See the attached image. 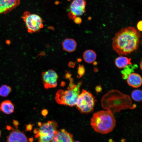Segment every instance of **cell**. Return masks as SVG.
Instances as JSON below:
<instances>
[{"mask_svg":"<svg viewBox=\"0 0 142 142\" xmlns=\"http://www.w3.org/2000/svg\"><path fill=\"white\" fill-rule=\"evenodd\" d=\"M141 38L140 33L134 27L123 28L115 33L113 38V49L120 55H127L138 48Z\"/></svg>","mask_w":142,"mask_h":142,"instance_id":"cell-1","label":"cell"},{"mask_svg":"<svg viewBox=\"0 0 142 142\" xmlns=\"http://www.w3.org/2000/svg\"><path fill=\"white\" fill-rule=\"evenodd\" d=\"M114 114L109 110H101L94 113L91 119L90 124L96 132L106 134L111 132L116 125Z\"/></svg>","mask_w":142,"mask_h":142,"instance_id":"cell-2","label":"cell"},{"mask_svg":"<svg viewBox=\"0 0 142 142\" xmlns=\"http://www.w3.org/2000/svg\"><path fill=\"white\" fill-rule=\"evenodd\" d=\"M128 95L123 94L117 90H113L109 91L103 97L101 100L103 107L108 104L103 108L110 110L113 107H115V113L119 112L121 110L130 107L131 104V99Z\"/></svg>","mask_w":142,"mask_h":142,"instance_id":"cell-3","label":"cell"},{"mask_svg":"<svg viewBox=\"0 0 142 142\" xmlns=\"http://www.w3.org/2000/svg\"><path fill=\"white\" fill-rule=\"evenodd\" d=\"M69 79L70 82L68 90H58L56 93L55 99L56 102L59 104L73 106L76 105L82 82H79L77 84H75L72 78Z\"/></svg>","mask_w":142,"mask_h":142,"instance_id":"cell-4","label":"cell"},{"mask_svg":"<svg viewBox=\"0 0 142 142\" xmlns=\"http://www.w3.org/2000/svg\"><path fill=\"white\" fill-rule=\"evenodd\" d=\"M39 129L34 130L35 136L38 138V142H50L57 131V123L54 120L48 121L42 124Z\"/></svg>","mask_w":142,"mask_h":142,"instance_id":"cell-5","label":"cell"},{"mask_svg":"<svg viewBox=\"0 0 142 142\" xmlns=\"http://www.w3.org/2000/svg\"><path fill=\"white\" fill-rule=\"evenodd\" d=\"M96 101L91 93L83 89L78 96L75 105L81 113L88 114L93 111Z\"/></svg>","mask_w":142,"mask_h":142,"instance_id":"cell-6","label":"cell"},{"mask_svg":"<svg viewBox=\"0 0 142 142\" xmlns=\"http://www.w3.org/2000/svg\"><path fill=\"white\" fill-rule=\"evenodd\" d=\"M28 32L32 33L39 31L43 27V21L37 14L25 11L22 17Z\"/></svg>","mask_w":142,"mask_h":142,"instance_id":"cell-7","label":"cell"},{"mask_svg":"<svg viewBox=\"0 0 142 142\" xmlns=\"http://www.w3.org/2000/svg\"><path fill=\"white\" fill-rule=\"evenodd\" d=\"M86 5L85 0H73L70 6L69 17L73 19L77 16L82 15L86 12Z\"/></svg>","mask_w":142,"mask_h":142,"instance_id":"cell-8","label":"cell"},{"mask_svg":"<svg viewBox=\"0 0 142 142\" xmlns=\"http://www.w3.org/2000/svg\"><path fill=\"white\" fill-rule=\"evenodd\" d=\"M44 86L46 89L56 87L57 85L58 75L54 70L50 69L42 73Z\"/></svg>","mask_w":142,"mask_h":142,"instance_id":"cell-9","label":"cell"},{"mask_svg":"<svg viewBox=\"0 0 142 142\" xmlns=\"http://www.w3.org/2000/svg\"><path fill=\"white\" fill-rule=\"evenodd\" d=\"M20 0H0V14H5L16 7Z\"/></svg>","mask_w":142,"mask_h":142,"instance_id":"cell-10","label":"cell"},{"mask_svg":"<svg viewBox=\"0 0 142 142\" xmlns=\"http://www.w3.org/2000/svg\"><path fill=\"white\" fill-rule=\"evenodd\" d=\"M7 139V142H28L25 134L17 129H13Z\"/></svg>","mask_w":142,"mask_h":142,"instance_id":"cell-11","label":"cell"},{"mask_svg":"<svg viewBox=\"0 0 142 142\" xmlns=\"http://www.w3.org/2000/svg\"><path fill=\"white\" fill-rule=\"evenodd\" d=\"M51 142H73L72 136L64 129L57 131Z\"/></svg>","mask_w":142,"mask_h":142,"instance_id":"cell-12","label":"cell"},{"mask_svg":"<svg viewBox=\"0 0 142 142\" xmlns=\"http://www.w3.org/2000/svg\"><path fill=\"white\" fill-rule=\"evenodd\" d=\"M127 82L128 85L130 87L134 88H139L142 84V78L139 74L132 73L128 76Z\"/></svg>","mask_w":142,"mask_h":142,"instance_id":"cell-13","label":"cell"},{"mask_svg":"<svg viewBox=\"0 0 142 142\" xmlns=\"http://www.w3.org/2000/svg\"><path fill=\"white\" fill-rule=\"evenodd\" d=\"M63 49L68 52H72L76 50L77 43L75 41L71 38H67L62 42Z\"/></svg>","mask_w":142,"mask_h":142,"instance_id":"cell-14","label":"cell"},{"mask_svg":"<svg viewBox=\"0 0 142 142\" xmlns=\"http://www.w3.org/2000/svg\"><path fill=\"white\" fill-rule=\"evenodd\" d=\"M0 109L5 114H9L14 112V107L11 101L6 100L1 103L0 105Z\"/></svg>","mask_w":142,"mask_h":142,"instance_id":"cell-15","label":"cell"},{"mask_svg":"<svg viewBox=\"0 0 142 142\" xmlns=\"http://www.w3.org/2000/svg\"><path fill=\"white\" fill-rule=\"evenodd\" d=\"M131 59L120 56L117 58L115 60V64L118 68L121 69L125 68L128 65L131 64Z\"/></svg>","mask_w":142,"mask_h":142,"instance_id":"cell-16","label":"cell"},{"mask_svg":"<svg viewBox=\"0 0 142 142\" xmlns=\"http://www.w3.org/2000/svg\"><path fill=\"white\" fill-rule=\"evenodd\" d=\"M83 58L86 62L88 63H92L96 60L97 54L94 51L88 49L83 53Z\"/></svg>","mask_w":142,"mask_h":142,"instance_id":"cell-17","label":"cell"},{"mask_svg":"<svg viewBox=\"0 0 142 142\" xmlns=\"http://www.w3.org/2000/svg\"><path fill=\"white\" fill-rule=\"evenodd\" d=\"M11 91L10 87L6 85H3L0 87V96L2 97H7Z\"/></svg>","mask_w":142,"mask_h":142,"instance_id":"cell-18","label":"cell"},{"mask_svg":"<svg viewBox=\"0 0 142 142\" xmlns=\"http://www.w3.org/2000/svg\"><path fill=\"white\" fill-rule=\"evenodd\" d=\"M132 99L136 102L141 101L142 99V92L141 90L136 89L133 90L131 93Z\"/></svg>","mask_w":142,"mask_h":142,"instance_id":"cell-19","label":"cell"},{"mask_svg":"<svg viewBox=\"0 0 142 142\" xmlns=\"http://www.w3.org/2000/svg\"><path fill=\"white\" fill-rule=\"evenodd\" d=\"M85 70L84 65H83L79 64L78 69L77 73L78 78L81 77L84 74Z\"/></svg>","mask_w":142,"mask_h":142,"instance_id":"cell-20","label":"cell"},{"mask_svg":"<svg viewBox=\"0 0 142 142\" xmlns=\"http://www.w3.org/2000/svg\"><path fill=\"white\" fill-rule=\"evenodd\" d=\"M74 22L77 24H79L82 22V19L80 18L77 17H76L74 18Z\"/></svg>","mask_w":142,"mask_h":142,"instance_id":"cell-21","label":"cell"},{"mask_svg":"<svg viewBox=\"0 0 142 142\" xmlns=\"http://www.w3.org/2000/svg\"><path fill=\"white\" fill-rule=\"evenodd\" d=\"M137 27L138 31H142V21H139L137 23Z\"/></svg>","mask_w":142,"mask_h":142,"instance_id":"cell-22","label":"cell"},{"mask_svg":"<svg viewBox=\"0 0 142 142\" xmlns=\"http://www.w3.org/2000/svg\"><path fill=\"white\" fill-rule=\"evenodd\" d=\"M33 125L30 123L27 125L26 126V130L28 131H30L32 130L33 128Z\"/></svg>","mask_w":142,"mask_h":142,"instance_id":"cell-23","label":"cell"},{"mask_svg":"<svg viewBox=\"0 0 142 142\" xmlns=\"http://www.w3.org/2000/svg\"><path fill=\"white\" fill-rule=\"evenodd\" d=\"M48 113V110L46 109L43 110L41 111L42 114L44 117H45Z\"/></svg>","mask_w":142,"mask_h":142,"instance_id":"cell-24","label":"cell"},{"mask_svg":"<svg viewBox=\"0 0 142 142\" xmlns=\"http://www.w3.org/2000/svg\"><path fill=\"white\" fill-rule=\"evenodd\" d=\"M75 63L72 62H69L68 64V66L70 67L74 68L75 65Z\"/></svg>","mask_w":142,"mask_h":142,"instance_id":"cell-25","label":"cell"},{"mask_svg":"<svg viewBox=\"0 0 142 142\" xmlns=\"http://www.w3.org/2000/svg\"><path fill=\"white\" fill-rule=\"evenodd\" d=\"M65 75V77L67 79H70L71 78V74L68 72H66Z\"/></svg>","mask_w":142,"mask_h":142,"instance_id":"cell-26","label":"cell"},{"mask_svg":"<svg viewBox=\"0 0 142 142\" xmlns=\"http://www.w3.org/2000/svg\"><path fill=\"white\" fill-rule=\"evenodd\" d=\"M13 124L16 127H17L19 124L18 122L17 121L15 120H13Z\"/></svg>","mask_w":142,"mask_h":142,"instance_id":"cell-27","label":"cell"},{"mask_svg":"<svg viewBox=\"0 0 142 142\" xmlns=\"http://www.w3.org/2000/svg\"><path fill=\"white\" fill-rule=\"evenodd\" d=\"M6 128L7 129V130H9L11 129V128L10 126H7Z\"/></svg>","mask_w":142,"mask_h":142,"instance_id":"cell-28","label":"cell"},{"mask_svg":"<svg viewBox=\"0 0 142 142\" xmlns=\"http://www.w3.org/2000/svg\"><path fill=\"white\" fill-rule=\"evenodd\" d=\"M142 61H141L140 62V68L141 70H142Z\"/></svg>","mask_w":142,"mask_h":142,"instance_id":"cell-29","label":"cell"},{"mask_svg":"<svg viewBox=\"0 0 142 142\" xmlns=\"http://www.w3.org/2000/svg\"><path fill=\"white\" fill-rule=\"evenodd\" d=\"M33 139L32 138H31L29 139V141L30 142H32L33 141Z\"/></svg>","mask_w":142,"mask_h":142,"instance_id":"cell-30","label":"cell"},{"mask_svg":"<svg viewBox=\"0 0 142 142\" xmlns=\"http://www.w3.org/2000/svg\"><path fill=\"white\" fill-rule=\"evenodd\" d=\"M41 124V123L40 122H39L38 123V125L39 126H40Z\"/></svg>","mask_w":142,"mask_h":142,"instance_id":"cell-31","label":"cell"},{"mask_svg":"<svg viewBox=\"0 0 142 142\" xmlns=\"http://www.w3.org/2000/svg\"><path fill=\"white\" fill-rule=\"evenodd\" d=\"M1 136V130H0V137Z\"/></svg>","mask_w":142,"mask_h":142,"instance_id":"cell-32","label":"cell"},{"mask_svg":"<svg viewBox=\"0 0 142 142\" xmlns=\"http://www.w3.org/2000/svg\"><path fill=\"white\" fill-rule=\"evenodd\" d=\"M80 142L78 141H75V142Z\"/></svg>","mask_w":142,"mask_h":142,"instance_id":"cell-33","label":"cell"},{"mask_svg":"<svg viewBox=\"0 0 142 142\" xmlns=\"http://www.w3.org/2000/svg\"></svg>","mask_w":142,"mask_h":142,"instance_id":"cell-34","label":"cell"}]
</instances>
